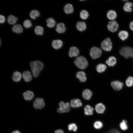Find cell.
I'll return each instance as SVG.
<instances>
[{"instance_id": "cell-9", "label": "cell", "mask_w": 133, "mask_h": 133, "mask_svg": "<svg viewBox=\"0 0 133 133\" xmlns=\"http://www.w3.org/2000/svg\"><path fill=\"white\" fill-rule=\"evenodd\" d=\"M111 84L113 89L116 91L120 90L122 89L123 86V83L118 81L112 82Z\"/></svg>"}, {"instance_id": "cell-30", "label": "cell", "mask_w": 133, "mask_h": 133, "mask_svg": "<svg viewBox=\"0 0 133 133\" xmlns=\"http://www.w3.org/2000/svg\"><path fill=\"white\" fill-rule=\"evenodd\" d=\"M47 26L50 28L54 27L55 25L56 22L55 20L52 18H49L46 20Z\"/></svg>"}, {"instance_id": "cell-8", "label": "cell", "mask_w": 133, "mask_h": 133, "mask_svg": "<svg viewBox=\"0 0 133 133\" xmlns=\"http://www.w3.org/2000/svg\"><path fill=\"white\" fill-rule=\"evenodd\" d=\"M107 27L109 31L112 32H115L117 30L118 25L116 21L112 20L108 23L107 25Z\"/></svg>"}, {"instance_id": "cell-7", "label": "cell", "mask_w": 133, "mask_h": 133, "mask_svg": "<svg viewBox=\"0 0 133 133\" xmlns=\"http://www.w3.org/2000/svg\"><path fill=\"white\" fill-rule=\"evenodd\" d=\"M45 105L44 99L41 98H36L33 102V106L36 109H42L44 107Z\"/></svg>"}, {"instance_id": "cell-23", "label": "cell", "mask_w": 133, "mask_h": 133, "mask_svg": "<svg viewBox=\"0 0 133 133\" xmlns=\"http://www.w3.org/2000/svg\"><path fill=\"white\" fill-rule=\"evenodd\" d=\"M22 77V75L19 72L16 71L13 74L12 77L13 80L15 82L19 81Z\"/></svg>"}, {"instance_id": "cell-34", "label": "cell", "mask_w": 133, "mask_h": 133, "mask_svg": "<svg viewBox=\"0 0 133 133\" xmlns=\"http://www.w3.org/2000/svg\"><path fill=\"white\" fill-rule=\"evenodd\" d=\"M80 16L83 19H85L88 18L89 16L88 12L85 10H83L80 12Z\"/></svg>"}, {"instance_id": "cell-16", "label": "cell", "mask_w": 133, "mask_h": 133, "mask_svg": "<svg viewBox=\"0 0 133 133\" xmlns=\"http://www.w3.org/2000/svg\"><path fill=\"white\" fill-rule=\"evenodd\" d=\"M77 78L81 82H84L86 80V74L83 71H80L77 72L76 74Z\"/></svg>"}, {"instance_id": "cell-22", "label": "cell", "mask_w": 133, "mask_h": 133, "mask_svg": "<svg viewBox=\"0 0 133 133\" xmlns=\"http://www.w3.org/2000/svg\"><path fill=\"white\" fill-rule=\"evenodd\" d=\"M118 35L119 38L123 41L126 40L129 36L128 33L125 30L120 31L119 32Z\"/></svg>"}, {"instance_id": "cell-39", "label": "cell", "mask_w": 133, "mask_h": 133, "mask_svg": "<svg viewBox=\"0 0 133 133\" xmlns=\"http://www.w3.org/2000/svg\"><path fill=\"white\" fill-rule=\"evenodd\" d=\"M106 133H121L118 130L116 129H113L106 132Z\"/></svg>"}, {"instance_id": "cell-1", "label": "cell", "mask_w": 133, "mask_h": 133, "mask_svg": "<svg viewBox=\"0 0 133 133\" xmlns=\"http://www.w3.org/2000/svg\"><path fill=\"white\" fill-rule=\"evenodd\" d=\"M30 65L33 75L37 77L43 68V63L39 61H35L31 62Z\"/></svg>"}, {"instance_id": "cell-33", "label": "cell", "mask_w": 133, "mask_h": 133, "mask_svg": "<svg viewBox=\"0 0 133 133\" xmlns=\"http://www.w3.org/2000/svg\"><path fill=\"white\" fill-rule=\"evenodd\" d=\"M126 85L128 87H132L133 85V77L129 76L126 79L125 81Z\"/></svg>"}, {"instance_id": "cell-35", "label": "cell", "mask_w": 133, "mask_h": 133, "mask_svg": "<svg viewBox=\"0 0 133 133\" xmlns=\"http://www.w3.org/2000/svg\"><path fill=\"white\" fill-rule=\"evenodd\" d=\"M127 122L124 120L121 122L119 124L120 127L121 129L124 131L128 129V126L127 124Z\"/></svg>"}, {"instance_id": "cell-37", "label": "cell", "mask_w": 133, "mask_h": 133, "mask_svg": "<svg viewBox=\"0 0 133 133\" xmlns=\"http://www.w3.org/2000/svg\"><path fill=\"white\" fill-rule=\"evenodd\" d=\"M68 129L69 131H76L77 129V127L76 125L74 123L70 124L68 126Z\"/></svg>"}, {"instance_id": "cell-40", "label": "cell", "mask_w": 133, "mask_h": 133, "mask_svg": "<svg viewBox=\"0 0 133 133\" xmlns=\"http://www.w3.org/2000/svg\"><path fill=\"white\" fill-rule=\"evenodd\" d=\"M5 21V17L3 16L0 15V23H3Z\"/></svg>"}, {"instance_id": "cell-20", "label": "cell", "mask_w": 133, "mask_h": 133, "mask_svg": "<svg viewBox=\"0 0 133 133\" xmlns=\"http://www.w3.org/2000/svg\"><path fill=\"white\" fill-rule=\"evenodd\" d=\"M133 6V4L132 2L129 1L126 2L123 6V9L125 11L127 12H131L132 11V7Z\"/></svg>"}, {"instance_id": "cell-28", "label": "cell", "mask_w": 133, "mask_h": 133, "mask_svg": "<svg viewBox=\"0 0 133 133\" xmlns=\"http://www.w3.org/2000/svg\"><path fill=\"white\" fill-rule=\"evenodd\" d=\"M107 68L106 66L103 64H98L96 67L97 71L100 73H102L104 72Z\"/></svg>"}, {"instance_id": "cell-43", "label": "cell", "mask_w": 133, "mask_h": 133, "mask_svg": "<svg viewBox=\"0 0 133 133\" xmlns=\"http://www.w3.org/2000/svg\"><path fill=\"white\" fill-rule=\"evenodd\" d=\"M12 133H21L19 131L17 130H15L13 131Z\"/></svg>"}, {"instance_id": "cell-38", "label": "cell", "mask_w": 133, "mask_h": 133, "mask_svg": "<svg viewBox=\"0 0 133 133\" xmlns=\"http://www.w3.org/2000/svg\"><path fill=\"white\" fill-rule=\"evenodd\" d=\"M23 25L25 28H28L32 27V24L30 20L26 19L24 21L23 23Z\"/></svg>"}, {"instance_id": "cell-14", "label": "cell", "mask_w": 133, "mask_h": 133, "mask_svg": "<svg viewBox=\"0 0 133 133\" xmlns=\"http://www.w3.org/2000/svg\"><path fill=\"white\" fill-rule=\"evenodd\" d=\"M105 109V106L101 103L97 104L95 107V109L97 112L99 114L103 113Z\"/></svg>"}, {"instance_id": "cell-26", "label": "cell", "mask_w": 133, "mask_h": 133, "mask_svg": "<svg viewBox=\"0 0 133 133\" xmlns=\"http://www.w3.org/2000/svg\"><path fill=\"white\" fill-rule=\"evenodd\" d=\"M64 11L67 14L72 13L73 11V6L70 4H67L64 7Z\"/></svg>"}, {"instance_id": "cell-15", "label": "cell", "mask_w": 133, "mask_h": 133, "mask_svg": "<svg viewBox=\"0 0 133 133\" xmlns=\"http://www.w3.org/2000/svg\"><path fill=\"white\" fill-rule=\"evenodd\" d=\"M106 16L108 19L112 21L114 20L116 18L117 15L116 12L115 11L110 10L107 12Z\"/></svg>"}, {"instance_id": "cell-2", "label": "cell", "mask_w": 133, "mask_h": 133, "mask_svg": "<svg viewBox=\"0 0 133 133\" xmlns=\"http://www.w3.org/2000/svg\"><path fill=\"white\" fill-rule=\"evenodd\" d=\"M75 65L78 68L82 69L85 68L88 65L86 59L83 56L77 57L74 61Z\"/></svg>"}, {"instance_id": "cell-27", "label": "cell", "mask_w": 133, "mask_h": 133, "mask_svg": "<svg viewBox=\"0 0 133 133\" xmlns=\"http://www.w3.org/2000/svg\"><path fill=\"white\" fill-rule=\"evenodd\" d=\"M13 31L17 33H22L23 31V28L21 25L17 24L14 25L12 28Z\"/></svg>"}, {"instance_id": "cell-19", "label": "cell", "mask_w": 133, "mask_h": 133, "mask_svg": "<svg viewBox=\"0 0 133 133\" xmlns=\"http://www.w3.org/2000/svg\"><path fill=\"white\" fill-rule=\"evenodd\" d=\"M56 31L59 33H63L65 32L66 28L64 24L62 23H58L56 25Z\"/></svg>"}, {"instance_id": "cell-25", "label": "cell", "mask_w": 133, "mask_h": 133, "mask_svg": "<svg viewBox=\"0 0 133 133\" xmlns=\"http://www.w3.org/2000/svg\"><path fill=\"white\" fill-rule=\"evenodd\" d=\"M76 27L77 29L80 31L85 30L86 28V24L83 22H78L76 24Z\"/></svg>"}, {"instance_id": "cell-12", "label": "cell", "mask_w": 133, "mask_h": 133, "mask_svg": "<svg viewBox=\"0 0 133 133\" xmlns=\"http://www.w3.org/2000/svg\"><path fill=\"white\" fill-rule=\"evenodd\" d=\"M70 105L73 108H77L81 106L82 105V103L80 100L74 99L71 100Z\"/></svg>"}, {"instance_id": "cell-32", "label": "cell", "mask_w": 133, "mask_h": 133, "mask_svg": "<svg viewBox=\"0 0 133 133\" xmlns=\"http://www.w3.org/2000/svg\"><path fill=\"white\" fill-rule=\"evenodd\" d=\"M40 15L39 12L37 10H33L30 13V16L33 19H35L36 17H39Z\"/></svg>"}, {"instance_id": "cell-41", "label": "cell", "mask_w": 133, "mask_h": 133, "mask_svg": "<svg viewBox=\"0 0 133 133\" xmlns=\"http://www.w3.org/2000/svg\"><path fill=\"white\" fill-rule=\"evenodd\" d=\"M129 26L130 29L133 31V21H132L130 22Z\"/></svg>"}, {"instance_id": "cell-42", "label": "cell", "mask_w": 133, "mask_h": 133, "mask_svg": "<svg viewBox=\"0 0 133 133\" xmlns=\"http://www.w3.org/2000/svg\"><path fill=\"white\" fill-rule=\"evenodd\" d=\"M55 133H64L63 131L61 129L56 130L55 131Z\"/></svg>"}, {"instance_id": "cell-5", "label": "cell", "mask_w": 133, "mask_h": 133, "mask_svg": "<svg viewBox=\"0 0 133 133\" xmlns=\"http://www.w3.org/2000/svg\"><path fill=\"white\" fill-rule=\"evenodd\" d=\"M59 107L57 109V112L62 113L69 112L70 110L69 103L68 102L65 103L61 101L59 103Z\"/></svg>"}, {"instance_id": "cell-31", "label": "cell", "mask_w": 133, "mask_h": 133, "mask_svg": "<svg viewBox=\"0 0 133 133\" xmlns=\"http://www.w3.org/2000/svg\"><path fill=\"white\" fill-rule=\"evenodd\" d=\"M35 33L37 35H42L44 33V29L43 27L39 26H36L34 29Z\"/></svg>"}, {"instance_id": "cell-13", "label": "cell", "mask_w": 133, "mask_h": 133, "mask_svg": "<svg viewBox=\"0 0 133 133\" xmlns=\"http://www.w3.org/2000/svg\"><path fill=\"white\" fill-rule=\"evenodd\" d=\"M23 95L25 100H30L33 99L34 95L32 91L28 90L24 92Z\"/></svg>"}, {"instance_id": "cell-10", "label": "cell", "mask_w": 133, "mask_h": 133, "mask_svg": "<svg viewBox=\"0 0 133 133\" xmlns=\"http://www.w3.org/2000/svg\"><path fill=\"white\" fill-rule=\"evenodd\" d=\"M79 49L75 47H71L69 52V55L70 57H76L79 54Z\"/></svg>"}, {"instance_id": "cell-4", "label": "cell", "mask_w": 133, "mask_h": 133, "mask_svg": "<svg viewBox=\"0 0 133 133\" xmlns=\"http://www.w3.org/2000/svg\"><path fill=\"white\" fill-rule=\"evenodd\" d=\"M101 47L102 49L106 51H110L112 49V43L110 38L108 37L101 43Z\"/></svg>"}, {"instance_id": "cell-11", "label": "cell", "mask_w": 133, "mask_h": 133, "mask_svg": "<svg viewBox=\"0 0 133 133\" xmlns=\"http://www.w3.org/2000/svg\"><path fill=\"white\" fill-rule=\"evenodd\" d=\"M22 77L24 81L27 82L31 81L32 79V76L31 72L28 70L24 71L22 74Z\"/></svg>"}, {"instance_id": "cell-6", "label": "cell", "mask_w": 133, "mask_h": 133, "mask_svg": "<svg viewBox=\"0 0 133 133\" xmlns=\"http://www.w3.org/2000/svg\"><path fill=\"white\" fill-rule=\"evenodd\" d=\"M102 53V50L100 48L94 47L90 49V54L92 59H96L100 56Z\"/></svg>"}, {"instance_id": "cell-17", "label": "cell", "mask_w": 133, "mask_h": 133, "mask_svg": "<svg viewBox=\"0 0 133 133\" xmlns=\"http://www.w3.org/2000/svg\"><path fill=\"white\" fill-rule=\"evenodd\" d=\"M116 58L114 56H111L106 61V63L109 66H113L116 64Z\"/></svg>"}, {"instance_id": "cell-3", "label": "cell", "mask_w": 133, "mask_h": 133, "mask_svg": "<svg viewBox=\"0 0 133 133\" xmlns=\"http://www.w3.org/2000/svg\"><path fill=\"white\" fill-rule=\"evenodd\" d=\"M119 53L126 59L133 58V48L129 47H124L119 51Z\"/></svg>"}, {"instance_id": "cell-36", "label": "cell", "mask_w": 133, "mask_h": 133, "mask_svg": "<svg viewBox=\"0 0 133 133\" xmlns=\"http://www.w3.org/2000/svg\"><path fill=\"white\" fill-rule=\"evenodd\" d=\"M93 126L96 129H99L102 127L103 124L102 122L100 121H96L94 123Z\"/></svg>"}, {"instance_id": "cell-29", "label": "cell", "mask_w": 133, "mask_h": 133, "mask_svg": "<svg viewBox=\"0 0 133 133\" xmlns=\"http://www.w3.org/2000/svg\"><path fill=\"white\" fill-rule=\"evenodd\" d=\"M17 20V18L15 16L11 15H9L7 18V21L9 24L11 25L15 24Z\"/></svg>"}, {"instance_id": "cell-21", "label": "cell", "mask_w": 133, "mask_h": 133, "mask_svg": "<svg viewBox=\"0 0 133 133\" xmlns=\"http://www.w3.org/2000/svg\"><path fill=\"white\" fill-rule=\"evenodd\" d=\"M92 92L89 89H86L83 92L82 96L83 98L86 100L90 99L92 95Z\"/></svg>"}, {"instance_id": "cell-18", "label": "cell", "mask_w": 133, "mask_h": 133, "mask_svg": "<svg viewBox=\"0 0 133 133\" xmlns=\"http://www.w3.org/2000/svg\"><path fill=\"white\" fill-rule=\"evenodd\" d=\"M63 44L62 41L60 40H54L52 42V45L54 49H58L61 48Z\"/></svg>"}, {"instance_id": "cell-24", "label": "cell", "mask_w": 133, "mask_h": 133, "mask_svg": "<svg viewBox=\"0 0 133 133\" xmlns=\"http://www.w3.org/2000/svg\"><path fill=\"white\" fill-rule=\"evenodd\" d=\"M84 113L86 115H92L93 113V108L89 105H86L84 108Z\"/></svg>"}]
</instances>
